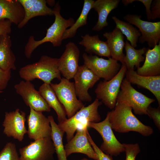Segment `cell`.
<instances>
[{
    "label": "cell",
    "mask_w": 160,
    "mask_h": 160,
    "mask_svg": "<svg viewBox=\"0 0 160 160\" xmlns=\"http://www.w3.org/2000/svg\"><path fill=\"white\" fill-rule=\"evenodd\" d=\"M16 92L22 98L26 105L38 112L51 111V108L30 81L22 80L14 85Z\"/></svg>",
    "instance_id": "obj_12"
},
{
    "label": "cell",
    "mask_w": 160,
    "mask_h": 160,
    "mask_svg": "<svg viewBox=\"0 0 160 160\" xmlns=\"http://www.w3.org/2000/svg\"><path fill=\"white\" fill-rule=\"evenodd\" d=\"M147 115L153 121L155 125L160 130V106L156 108L150 105L147 109Z\"/></svg>",
    "instance_id": "obj_34"
},
{
    "label": "cell",
    "mask_w": 160,
    "mask_h": 160,
    "mask_svg": "<svg viewBox=\"0 0 160 160\" xmlns=\"http://www.w3.org/2000/svg\"><path fill=\"white\" fill-rule=\"evenodd\" d=\"M122 1L123 4L125 6H127L129 4H131L135 1H136L135 0H122Z\"/></svg>",
    "instance_id": "obj_39"
},
{
    "label": "cell",
    "mask_w": 160,
    "mask_h": 160,
    "mask_svg": "<svg viewBox=\"0 0 160 160\" xmlns=\"http://www.w3.org/2000/svg\"><path fill=\"white\" fill-rule=\"evenodd\" d=\"M94 1L93 0H84L83 7L80 16L72 26L65 31L63 34V40L73 37L76 35L77 29L87 24L88 15L92 8Z\"/></svg>",
    "instance_id": "obj_29"
},
{
    "label": "cell",
    "mask_w": 160,
    "mask_h": 160,
    "mask_svg": "<svg viewBox=\"0 0 160 160\" xmlns=\"http://www.w3.org/2000/svg\"><path fill=\"white\" fill-rule=\"evenodd\" d=\"M12 41L9 34L0 36V68L5 70H15V56L11 49Z\"/></svg>",
    "instance_id": "obj_25"
},
{
    "label": "cell",
    "mask_w": 160,
    "mask_h": 160,
    "mask_svg": "<svg viewBox=\"0 0 160 160\" xmlns=\"http://www.w3.org/2000/svg\"><path fill=\"white\" fill-rule=\"evenodd\" d=\"M124 47L126 53L124 63L127 69L134 70L135 66L137 68L140 67V63L145 60V57L143 55L145 53L148 48L143 47L138 49H135L127 40L125 43Z\"/></svg>",
    "instance_id": "obj_28"
},
{
    "label": "cell",
    "mask_w": 160,
    "mask_h": 160,
    "mask_svg": "<svg viewBox=\"0 0 160 160\" xmlns=\"http://www.w3.org/2000/svg\"><path fill=\"white\" fill-rule=\"evenodd\" d=\"M80 160H90L86 158H83V159H82Z\"/></svg>",
    "instance_id": "obj_41"
},
{
    "label": "cell",
    "mask_w": 160,
    "mask_h": 160,
    "mask_svg": "<svg viewBox=\"0 0 160 160\" xmlns=\"http://www.w3.org/2000/svg\"><path fill=\"white\" fill-rule=\"evenodd\" d=\"M106 38L111 58L119 61L121 64L124 63L125 55L123 52L125 42L124 36L120 30L116 27L112 31L106 32L103 34Z\"/></svg>",
    "instance_id": "obj_22"
},
{
    "label": "cell",
    "mask_w": 160,
    "mask_h": 160,
    "mask_svg": "<svg viewBox=\"0 0 160 160\" xmlns=\"http://www.w3.org/2000/svg\"><path fill=\"white\" fill-rule=\"evenodd\" d=\"M120 2L119 0H97L94 1L92 8L97 12L98 18L92 30L99 31L108 25V16L112 10L117 7Z\"/></svg>",
    "instance_id": "obj_23"
},
{
    "label": "cell",
    "mask_w": 160,
    "mask_h": 160,
    "mask_svg": "<svg viewBox=\"0 0 160 160\" xmlns=\"http://www.w3.org/2000/svg\"><path fill=\"white\" fill-rule=\"evenodd\" d=\"M61 6L57 2L53 9L55 16L54 22L47 29L46 36L39 40H36L33 36H29L25 47L24 53L26 57L29 59L34 50L40 45L47 42H50L55 47L60 46L62 44L64 33L67 28L71 27L74 23L71 17L64 18L60 14Z\"/></svg>",
    "instance_id": "obj_2"
},
{
    "label": "cell",
    "mask_w": 160,
    "mask_h": 160,
    "mask_svg": "<svg viewBox=\"0 0 160 160\" xmlns=\"http://www.w3.org/2000/svg\"><path fill=\"white\" fill-rule=\"evenodd\" d=\"M12 22L5 19L0 21V36L6 34H9L12 31Z\"/></svg>",
    "instance_id": "obj_37"
},
{
    "label": "cell",
    "mask_w": 160,
    "mask_h": 160,
    "mask_svg": "<svg viewBox=\"0 0 160 160\" xmlns=\"http://www.w3.org/2000/svg\"><path fill=\"white\" fill-rule=\"evenodd\" d=\"M112 18L116 24V27L126 36L131 45L134 48L136 47L137 42L141 35L139 31L130 23L121 20L115 16H113Z\"/></svg>",
    "instance_id": "obj_30"
},
{
    "label": "cell",
    "mask_w": 160,
    "mask_h": 160,
    "mask_svg": "<svg viewBox=\"0 0 160 160\" xmlns=\"http://www.w3.org/2000/svg\"><path fill=\"white\" fill-rule=\"evenodd\" d=\"M145 54V62L137 68V74L145 76L160 75V42L152 49L148 48Z\"/></svg>",
    "instance_id": "obj_20"
},
{
    "label": "cell",
    "mask_w": 160,
    "mask_h": 160,
    "mask_svg": "<svg viewBox=\"0 0 160 160\" xmlns=\"http://www.w3.org/2000/svg\"><path fill=\"white\" fill-rule=\"evenodd\" d=\"M47 117L51 128V137L57 155V160H68L63 142L65 132L59 127L52 116H48Z\"/></svg>",
    "instance_id": "obj_27"
},
{
    "label": "cell",
    "mask_w": 160,
    "mask_h": 160,
    "mask_svg": "<svg viewBox=\"0 0 160 160\" xmlns=\"http://www.w3.org/2000/svg\"><path fill=\"white\" fill-rule=\"evenodd\" d=\"M160 18V0L152 1L151 7V19L154 20Z\"/></svg>",
    "instance_id": "obj_36"
},
{
    "label": "cell",
    "mask_w": 160,
    "mask_h": 160,
    "mask_svg": "<svg viewBox=\"0 0 160 160\" xmlns=\"http://www.w3.org/2000/svg\"><path fill=\"white\" fill-rule=\"evenodd\" d=\"M0 160H21L14 143H6L0 152Z\"/></svg>",
    "instance_id": "obj_31"
},
{
    "label": "cell",
    "mask_w": 160,
    "mask_h": 160,
    "mask_svg": "<svg viewBox=\"0 0 160 160\" xmlns=\"http://www.w3.org/2000/svg\"><path fill=\"white\" fill-rule=\"evenodd\" d=\"M132 110L131 107L117 102L115 108L108 112L109 120L112 129L121 133L136 132L146 137L152 135L153 132L152 127L141 122Z\"/></svg>",
    "instance_id": "obj_1"
},
{
    "label": "cell",
    "mask_w": 160,
    "mask_h": 160,
    "mask_svg": "<svg viewBox=\"0 0 160 160\" xmlns=\"http://www.w3.org/2000/svg\"><path fill=\"white\" fill-rule=\"evenodd\" d=\"M102 104L96 98L92 103L82 108L70 118L58 123V126L66 134L67 142L73 137L78 129L87 126L88 122L98 123L100 121L101 117L98 109Z\"/></svg>",
    "instance_id": "obj_4"
},
{
    "label": "cell",
    "mask_w": 160,
    "mask_h": 160,
    "mask_svg": "<svg viewBox=\"0 0 160 160\" xmlns=\"http://www.w3.org/2000/svg\"><path fill=\"white\" fill-rule=\"evenodd\" d=\"M84 64L100 79L109 81L118 72L121 65L118 61L110 57L105 59L97 56L84 53Z\"/></svg>",
    "instance_id": "obj_9"
},
{
    "label": "cell",
    "mask_w": 160,
    "mask_h": 160,
    "mask_svg": "<svg viewBox=\"0 0 160 160\" xmlns=\"http://www.w3.org/2000/svg\"><path fill=\"white\" fill-rule=\"evenodd\" d=\"M50 84L63 106L68 119L84 106L82 102L77 98L74 82L63 77L58 84L51 83Z\"/></svg>",
    "instance_id": "obj_6"
},
{
    "label": "cell",
    "mask_w": 160,
    "mask_h": 160,
    "mask_svg": "<svg viewBox=\"0 0 160 160\" xmlns=\"http://www.w3.org/2000/svg\"><path fill=\"white\" fill-rule=\"evenodd\" d=\"M47 3L49 5L51 6H53L55 5V0H47Z\"/></svg>",
    "instance_id": "obj_40"
},
{
    "label": "cell",
    "mask_w": 160,
    "mask_h": 160,
    "mask_svg": "<svg viewBox=\"0 0 160 160\" xmlns=\"http://www.w3.org/2000/svg\"><path fill=\"white\" fill-rule=\"evenodd\" d=\"M23 7L25 17L17 25L19 28L24 27L31 18L38 16L54 15L53 10L47 5L45 0H18Z\"/></svg>",
    "instance_id": "obj_19"
},
{
    "label": "cell",
    "mask_w": 160,
    "mask_h": 160,
    "mask_svg": "<svg viewBox=\"0 0 160 160\" xmlns=\"http://www.w3.org/2000/svg\"><path fill=\"white\" fill-rule=\"evenodd\" d=\"M124 20L134 25L139 29L141 35L139 42H146L149 47L153 48L160 42V22H152L141 19V16L128 14L124 17Z\"/></svg>",
    "instance_id": "obj_11"
},
{
    "label": "cell",
    "mask_w": 160,
    "mask_h": 160,
    "mask_svg": "<svg viewBox=\"0 0 160 160\" xmlns=\"http://www.w3.org/2000/svg\"><path fill=\"white\" fill-rule=\"evenodd\" d=\"M21 160H54L55 150L51 137L34 140L19 150Z\"/></svg>",
    "instance_id": "obj_10"
},
{
    "label": "cell",
    "mask_w": 160,
    "mask_h": 160,
    "mask_svg": "<svg viewBox=\"0 0 160 160\" xmlns=\"http://www.w3.org/2000/svg\"><path fill=\"white\" fill-rule=\"evenodd\" d=\"M25 15L24 8L18 0H0V21L7 19L17 25Z\"/></svg>",
    "instance_id": "obj_21"
},
{
    "label": "cell",
    "mask_w": 160,
    "mask_h": 160,
    "mask_svg": "<svg viewBox=\"0 0 160 160\" xmlns=\"http://www.w3.org/2000/svg\"><path fill=\"white\" fill-rule=\"evenodd\" d=\"M80 54L79 49L74 43L70 42L66 44L58 61L59 70L64 78L69 80L73 78L79 66Z\"/></svg>",
    "instance_id": "obj_15"
},
{
    "label": "cell",
    "mask_w": 160,
    "mask_h": 160,
    "mask_svg": "<svg viewBox=\"0 0 160 160\" xmlns=\"http://www.w3.org/2000/svg\"><path fill=\"white\" fill-rule=\"evenodd\" d=\"M39 91L50 108L56 112L58 122L66 120L67 118L65 111L50 84L44 83L40 87Z\"/></svg>",
    "instance_id": "obj_26"
},
{
    "label": "cell",
    "mask_w": 160,
    "mask_h": 160,
    "mask_svg": "<svg viewBox=\"0 0 160 160\" xmlns=\"http://www.w3.org/2000/svg\"><path fill=\"white\" fill-rule=\"evenodd\" d=\"M108 112L105 119L98 123L88 122V128H92L97 131L103 140L100 149L105 153L116 156L125 151L123 144L121 143L115 136L109 120Z\"/></svg>",
    "instance_id": "obj_8"
},
{
    "label": "cell",
    "mask_w": 160,
    "mask_h": 160,
    "mask_svg": "<svg viewBox=\"0 0 160 160\" xmlns=\"http://www.w3.org/2000/svg\"><path fill=\"white\" fill-rule=\"evenodd\" d=\"M11 70L5 71L0 68V91H3L11 78Z\"/></svg>",
    "instance_id": "obj_35"
},
{
    "label": "cell",
    "mask_w": 160,
    "mask_h": 160,
    "mask_svg": "<svg viewBox=\"0 0 160 160\" xmlns=\"http://www.w3.org/2000/svg\"><path fill=\"white\" fill-rule=\"evenodd\" d=\"M76 96L82 102H90L92 98L88 92L100 79L84 64L79 65L73 78Z\"/></svg>",
    "instance_id": "obj_14"
},
{
    "label": "cell",
    "mask_w": 160,
    "mask_h": 160,
    "mask_svg": "<svg viewBox=\"0 0 160 160\" xmlns=\"http://www.w3.org/2000/svg\"><path fill=\"white\" fill-rule=\"evenodd\" d=\"M155 101L136 90L126 78L122 82L116 100L131 107L135 113L139 115H147L148 107Z\"/></svg>",
    "instance_id": "obj_5"
},
{
    "label": "cell",
    "mask_w": 160,
    "mask_h": 160,
    "mask_svg": "<svg viewBox=\"0 0 160 160\" xmlns=\"http://www.w3.org/2000/svg\"><path fill=\"white\" fill-rule=\"evenodd\" d=\"M87 126L76 130V135L64 146L67 157L74 153H80L86 155L89 158L97 160L96 155L90 145L87 137Z\"/></svg>",
    "instance_id": "obj_17"
},
{
    "label": "cell",
    "mask_w": 160,
    "mask_h": 160,
    "mask_svg": "<svg viewBox=\"0 0 160 160\" xmlns=\"http://www.w3.org/2000/svg\"><path fill=\"white\" fill-rule=\"evenodd\" d=\"M87 135L89 141L96 155L97 160H113L111 156L104 153L97 146L90 135L88 131Z\"/></svg>",
    "instance_id": "obj_33"
},
{
    "label": "cell",
    "mask_w": 160,
    "mask_h": 160,
    "mask_svg": "<svg viewBox=\"0 0 160 160\" xmlns=\"http://www.w3.org/2000/svg\"><path fill=\"white\" fill-rule=\"evenodd\" d=\"M27 117V134L29 138L34 140L51 137V128L49 120L42 112L36 111L30 108Z\"/></svg>",
    "instance_id": "obj_16"
},
{
    "label": "cell",
    "mask_w": 160,
    "mask_h": 160,
    "mask_svg": "<svg viewBox=\"0 0 160 160\" xmlns=\"http://www.w3.org/2000/svg\"><path fill=\"white\" fill-rule=\"evenodd\" d=\"M58 59L42 55L38 61L21 68L19 75L25 81H31L37 79L49 84L54 79L60 81L61 78L58 68Z\"/></svg>",
    "instance_id": "obj_3"
},
{
    "label": "cell",
    "mask_w": 160,
    "mask_h": 160,
    "mask_svg": "<svg viewBox=\"0 0 160 160\" xmlns=\"http://www.w3.org/2000/svg\"><path fill=\"white\" fill-rule=\"evenodd\" d=\"M3 92V91H0V93H1Z\"/></svg>",
    "instance_id": "obj_42"
},
{
    "label": "cell",
    "mask_w": 160,
    "mask_h": 160,
    "mask_svg": "<svg viewBox=\"0 0 160 160\" xmlns=\"http://www.w3.org/2000/svg\"><path fill=\"white\" fill-rule=\"evenodd\" d=\"M136 1H139L142 3L144 5L146 8V12L147 17L148 20H151V7L152 0H135Z\"/></svg>",
    "instance_id": "obj_38"
},
{
    "label": "cell",
    "mask_w": 160,
    "mask_h": 160,
    "mask_svg": "<svg viewBox=\"0 0 160 160\" xmlns=\"http://www.w3.org/2000/svg\"><path fill=\"white\" fill-rule=\"evenodd\" d=\"M127 70L125 64H122L119 71L109 81H100L95 89L97 98L110 109L115 107L117 96Z\"/></svg>",
    "instance_id": "obj_7"
},
{
    "label": "cell",
    "mask_w": 160,
    "mask_h": 160,
    "mask_svg": "<svg viewBox=\"0 0 160 160\" xmlns=\"http://www.w3.org/2000/svg\"><path fill=\"white\" fill-rule=\"evenodd\" d=\"M125 76L130 83L145 88L150 91L155 97L160 106V75L145 76L138 75L136 71L127 69Z\"/></svg>",
    "instance_id": "obj_18"
},
{
    "label": "cell",
    "mask_w": 160,
    "mask_h": 160,
    "mask_svg": "<svg viewBox=\"0 0 160 160\" xmlns=\"http://www.w3.org/2000/svg\"><path fill=\"white\" fill-rule=\"evenodd\" d=\"M123 144L126 154L125 160H135L137 156L140 151L138 144Z\"/></svg>",
    "instance_id": "obj_32"
},
{
    "label": "cell",
    "mask_w": 160,
    "mask_h": 160,
    "mask_svg": "<svg viewBox=\"0 0 160 160\" xmlns=\"http://www.w3.org/2000/svg\"><path fill=\"white\" fill-rule=\"evenodd\" d=\"M25 113L18 108L14 111L6 112L2 124L4 133L8 137L22 141L27 132L25 126Z\"/></svg>",
    "instance_id": "obj_13"
},
{
    "label": "cell",
    "mask_w": 160,
    "mask_h": 160,
    "mask_svg": "<svg viewBox=\"0 0 160 160\" xmlns=\"http://www.w3.org/2000/svg\"><path fill=\"white\" fill-rule=\"evenodd\" d=\"M81 37L82 40L79 44L85 47L87 53L110 57L111 53L106 42L100 40L98 35L91 36L87 34Z\"/></svg>",
    "instance_id": "obj_24"
}]
</instances>
